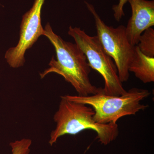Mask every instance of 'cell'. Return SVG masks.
<instances>
[{"instance_id": "1", "label": "cell", "mask_w": 154, "mask_h": 154, "mask_svg": "<svg viewBox=\"0 0 154 154\" xmlns=\"http://www.w3.org/2000/svg\"><path fill=\"white\" fill-rule=\"evenodd\" d=\"M42 35L52 43L57 58L55 60L53 57L49 63V67L39 74L41 79L51 73H55L71 84L78 96H88L98 93L99 88L92 85L90 81L91 68L87 57L76 44L64 40L54 33L48 23L44 28Z\"/></svg>"}, {"instance_id": "2", "label": "cell", "mask_w": 154, "mask_h": 154, "mask_svg": "<svg viewBox=\"0 0 154 154\" xmlns=\"http://www.w3.org/2000/svg\"><path fill=\"white\" fill-rule=\"evenodd\" d=\"M58 108L54 116L55 129L52 131L48 142L52 146L58 139L65 135H76L86 130L96 131L97 138L101 143L106 145L118 136L116 123L101 124L96 122L94 110L91 106L61 98Z\"/></svg>"}, {"instance_id": "3", "label": "cell", "mask_w": 154, "mask_h": 154, "mask_svg": "<svg viewBox=\"0 0 154 154\" xmlns=\"http://www.w3.org/2000/svg\"><path fill=\"white\" fill-rule=\"evenodd\" d=\"M149 91L145 89L133 88L121 96H110L105 94L102 88L98 93L86 96L65 95L61 96L72 102L83 103L91 106L95 113L94 120L101 124L116 123L121 117L135 115L145 110L148 105L141 103L149 96Z\"/></svg>"}, {"instance_id": "4", "label": "cell", "mask_w": 154, "mask_h": 154, "mask_svg": "<svg viewBox=\"0 0 154 154\" xmlns=\"http://www.w3.org/2000/svg\"><path fill=\"white\" fill-rule=\"evenodd\" d=\"M69 35L82 51L87 57L89 66L102 76L105 81L102 91L110 96H121L126 92L119 79L118 70L114 61L103 48L97 36L88 35L80 28L71 26Z\"/></svg>"}, {"instance_id": "5", "label": "cell", "mask_w": 154, "mask_h": 154, "mask_svg": "<svg viewBox=\"0 0 154 154\" xmlns=\"http://www.w3.org/2000/svg\"><path fill=\"white\" fill-rule=\"evenodd\" d=\"M88 10L93 15L97 37L103 48L114 61L122 82L129 79V66L134 51L135 46L130 43L125 27L120 25L113 28L106 25L92 4L85 2Z\"/></svg>"}, {"instance_id": "6", "label": "cell", "mask_w": 154, "mask_h": 154, "mask_svg": "<svg viewBox=\"0 0 154 154\" xmlns=\"http://www.w3.org/2000/svg\"><path fill=\"white\" fill-rule=\"evenodd\" d=\"M45 1L34 0L32 8L22 17L19 42L15 47L9 48L5 55L7 62L13 68L24 65L26 51L43 34L44 28L41 25V15Z\"/></svg>"}, {"instance_id": "7", "label": "cell", "mask_w": 154, "mask_h": 154, "mask_svg": "<svg viewBox=\"0 0 154 154\" xmlns=\"http://www.w3.org/2000/svg\"><path fill=\"white\" fill-rule=\"evenodd\" d=\"M132 14L125 27L128 39L133 46L137 45L144 31L154 25V0H128Z\"/></svg>"}, {"instance_id": "8", "label": "cell", "mask_w": 154, "mask_h": 154, "mask_svg": "<svg viewBox=\"0 0 154 154\" xmlns=\"http://www.w3.org/2000/svg\"><path fill=\"white\" fill-rule=\"evenodd\" d=\"M129 72L144 84L154 82V57L145 55L137 45L134 47V54L129 66Z\"/></svg>"}, {"instance_id": "9", "label": "cell", "mask_w": 154, "mask_h": 154, "mask_svg": "<svg viewBox=\"0 0 154 154\" xmlns=\"http://www.w3.org/2000/svg\"><path fill=\"white\" fill-rule=\"evenodd\" d=\"M141 52L145 55L154 57V30L150 28L144 31L137 45Z\"/></svg>"}, {"instance_id": "10", "label": "cell", "mask_w": 154, "mask_h": 154, "mask_svg": "<svg viewBox=\"0 0 154 154\" xmlns=\"http://www.w3.org/2000/svg\"><path fill=\"white\" fill-rule=\"evenodd\" d=\"M32 143V140L29 138H23L11 143V154H30Z\"/></svg>"}, {"instance_id": "11", "label": "cell", "mask_w": 154, "mask_h": 154, "mask_svg": "<svg viewBox=\"0 0 154 154\" xmlns=\"http://www.w3.org/2000/svg\"><path fill=\"white\" fill-rule=\"evenodd\" d=\"M127 2L128 0H119L117 5L113 6L112 9L114 12L113 15L116 20L117 22H119L124 16L123 7Z\"/></svg>"}]
</instances>
